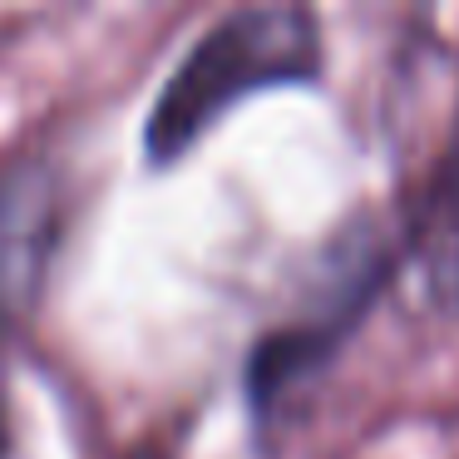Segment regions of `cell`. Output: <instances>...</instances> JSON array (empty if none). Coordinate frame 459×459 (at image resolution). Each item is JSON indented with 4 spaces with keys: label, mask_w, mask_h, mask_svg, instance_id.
<instances>
[{
    "label": "cell",
    "mask_w": 459,
    "mask_h": 459,
    "mask_svg": "<svg viewBox=\"0 0 459 459\" xmlns=\"http://www.w3.org/2000/svg\"><path fill=\"white\" fill-rule=\"evenodd\" d=\"M415 262L439 311L459 316V124L439 153L415 212Z\"/></svg>",
    "instance_id": "obj_4"
},
{
    "label": "cell",
    "mask_w": 459,
    "mask_h": 459,
    "mask_svg": "<svg viewBox=\"0 0 459 459\" xmlns=\"http://www.w3.org/2000/svg\"><path fill=\"white\" fill-rule=\"evenodd\" d=\"M370 287H376V247L346 242L336 267L321 281V291L307 301V311H297V321H287L257 346V356H252V400L277 405L297 380H307L326 360L331 341L346 336V326L360 316Z\"/></svg>",
    "instance_id": "obj_3"
},
{
    "label": "cell",
    "mask_w": 459,
    "mask_h": 459,
    "mask_svg": "<svg viewBox=\"0 0 459 459\" xmlns=\"http://www.w3.org/2000/svg\"><path fill=\"white\" fill-rule=\"evenodd\" d=\"M321 70V25L307 5H242L198 35L188 55L173 65L143 124V149L159 163H178L188 149L218 129L242 100L307 84Z\"/></svg>",
    "instance_id": "obj_1"
},
{
    "label": "cell",
    "mask_w": 459,
    "mask_h": 459,
    "mask_svg": "<svg viewBox=\"0 0 459 459\" xmlns=\"http://www.w3.org/2000/svg\"><path fill=\"white\" fill-rule=\"evenodd\" d=\"M65 188L50 163H5L0 169V341L21 331L35 311L60 252Z\"/></svg>",
    "instance_id": "obj_2"
},
{
    "label": "cell",
    "mask_w": 459,
    "mask_h": 459,
    "mask_svg": "<svg viewBox=\"0 0 459 459\" xmlns=\"http://www.w3.org/2000/svg\"><path fill=\"white\" fill-rule=\"evenodd\" d=\"M5 449H11V420H5V405H0V459H5Z\"/></svg>",
    "instance_id": "obj_5"
}]
</instances>
